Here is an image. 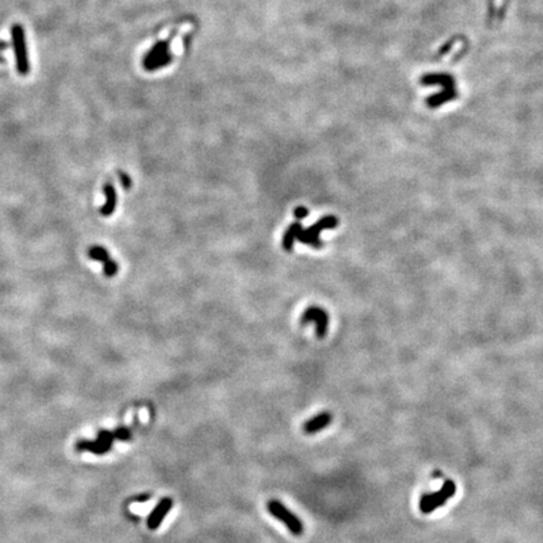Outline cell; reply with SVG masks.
Instances as JSON below:
<instances>
[{"label": "cell", "mask_w": 543, "mask_h": 543, "mask_svg": "<svg viewBox=\"0 0 543 543\" xmlns=\"http://www.w3.org/2000/svg\"><path fill=\"white\" fill-rule=\"evenodd\" d=\"M339 225V219L334 215H327V217L321 218L316 224L307 229H302L299 231L297 236V240L303 244H307V246L313 247V248H322L323 243L319 239V234L324 229H335Z\"/></svg>", "instance_id": "obj_2"}, {"label": "cell", "mask_w": 543, "mask_h": 543, "mask_svg": "<svg viewBox=\"0 0 543 543\" xmlns=\"http://www.w3.org/2000/svg\"><path fill=\"white\" fill-rule=\"evenodd\" d=\"M267 509L273 517H276L277 520L281 521L289 531L292 532V534L294 536H300L305 531V527L303 523L299 521V518L297 516H294L288 508L284 507L279 500L272 499L267 503Z\"/></svg>", "instance_id": "obj_4"}, {"label": "cell", "mask_w": 543, "mask_h": 543, "mask_svg": "<svg viewBox=\"0 0 543 543\" xmlns=\"http://www.w3.org/2000/svg\"><path fill=\"white\" fill-rule=\"evenodd\" d=\"M10 39H12V48L14 50L17 72L20 76H28L31 72V61H29L28 47H26L25 31L22 24L14 23L10 26Z\"/></svg>", "instance_id": "obj_1"}, {"label": "cell", "mask_w": 543, "mask_h": 543, "mask_svg": "<svg viewBox=\"0 0 543 543\" xmlns=\"http://www.w3.org/2000/svg\"><path fill=\"white\" fill-rule=\"evenodd\" d=\"M88 257L90 258V259L97 260V262L102 263V264L105 262H107V260L111 258L108 250L100 246L90 247V248L88 249Z\"/></svg>", "instance_id": "obj_11"}, {"label": "cell", "mask_w": 543, "mask_h": 543, "mask_svg": "<svg viewBox=\"0 0 543 543\" xmlns=\"http://www.w3.org/2000/svg\"><path fill=\"white\" fill-rule=\"evenodd\" d=\"M315 322L316 323V332L319 339L326 336L327 327H328V316L326 311L319 307H310L305 311L302 317H300V323L308 324Z\"/></svg>", "instance_id": "obj_5"}, {"label": "cell", "mask_w": 543, "mask_h": 543, "mask_svg": "<svg viewBox=\"0 0 543 543\" xmlns=\"http://www.w3.org/2000/svg\"><path fill=\"white\" fill-rule=\"evenodd\" d=\"M455 492H457V486H455L454 481L446 480L438 492L421 496L419 503L420 510L424 515H429V513L438 509L439 507L445 504L446 500L455 496Z\"/></svg>", "instance_id": "obj_3"}, {"label": "cell", "mask_w": 543, "mask_h": 543, "mask_svg": "<svg viewBox=\"0 0 543 543\" xmlns=\"http://www.w3.org/2000/svg\"><path fill=\"white\" fill-rule=\"evenodd\" d=\"M103 273H105L106 277H114L118 273V264L114 262L112 258H110L107 262L103 263Z\"/></svg>", "instance_id": "obj_12"}, {"label": "cell", "mask_w": 543, "mask_h": 543, "mask_svg": "<svg viewBox=\"0 0 543 543\" xmlns=\"http://www.w3.org/2000/svg\"><path fill=\"white\" fill-rule=\"evenodd\" d=\"M103 193L106 196V203L100 207V214L103 217H111L116 210L117 194L116 189L111 183H107L103 186Z\"/></svg>", "instance_id": "obj_8"}, {"label": "cell", "mask_w": 543, "mask_h": 543, "mask_svg": "<svg viewBox=\"0 0 543 543\" xmlns=\"http://www.w3.org/2000/svg\"><path fill=\"white\" fill-rule=\"evenodd\" d=\"M294 217L297 218V219H305V218L308 217V214H310V212H308L307 207L305 206H298L294 209Z\"/></svg>", "instance_id": "obj_15"}, {"label": "cell", "mask_w": 543, "mask_h": 543, "mask_svg": "<svg viewBox=\"0 0 543 543\" xmlns=\"http://www.w3.org/2000/svg\"><path fill=\"white\" fill-rule=\"evenodd\" d=\"M9 47H10L9 43H7L5 41H2V39H0V62H2V63L5 62V59H4V57L2 55V53L4 52V50H7Z\"/></svg>", "instance_id": "obj_16"}, {"label": "cell", "mask_w": 543, "mask_h": 543, "mask_svg": "<svg viewBox=\"0 0 543 543\" xmlns=\"http://www.w3.org/2000/svg\"><path fill=\"white\" fill-rule=\"evenodd\" d=\"M111 448H112V445L103 443V441L98 440V439H96V440H81V441H78L76 445L77 450L90 451V452H93V454H97V455L106 454V452L110 450Z\"/></svg>", "instance_id": "obj_9"}, {"label": "cell", "mask_w": 543, "mask_h": 543, "mask_svg": "<svg viewBox=\"0 0 543 543\" xmlns=\"http://www.w3.org/2000/svg\"><path fill=\"white\" fill-rule=\"evenodd\" d=\"M112 434L114 436V440H116V439L117 440H130V439H131V431L125 427L117 428L116 430L112 431Z\"/></svg>", "instance_id": "obj_13"}, {"label": "cell", "mask_w": 543, "mask_h": 543, "mask_svg": "<svg viewBox=\"0 0 543 543\" xmlns=\"http://www.w3.org/2000/svg\"><path fill=\"white\" fill-rule=\"evenodd\" d=\"M302 229H303L302 224H300L299 222L292 223V224L288 226V229L284 231L283 239H282V247H283L284 250L291 252V250L293 249L294 242H295V239H297L298 233H299Z\"/></svg>", "instance_id": "obj_10"}, {"label": "cell", "mask_w": 543, "mask_h": 543, "mask_svg": "<svg viewBox=\"0 0 543 543\" xmlns=\"http://www.w3.org/2000/svg\"><path fill=\"white\" fill-rule=\"evenodd\" d=\"M332 421V415L331 412L323 411L319 412L318 415L313 416L312 419L307 420L303 425V430L306 434H316L317 431L324 429V428L328 427Z\"/></svg>", "instance_id": "obj_7"}, {"label": "cell", "mask_w": 543, "mask_h": 543, "mask_svg": "<svg viewBox=\"0 0 543 543\" xmlns=\"http://www.w3.org/2000/svg\"><path fill=\"white\" fill-rule=\"evenodd\" d=\"M118 176H119V180H121L122 186H124L125 189L131 188V186H132V180H131V177H130L129 175L126 174V172L119 171L118 172Z\"/></svg>", "instance_id": "obj_14"}, {"label": "cell", "mask_w": 543, "mask_h": 543, "mask_svg": "<svg viewBox=\"0 0 543 543\" xmlns=\"http://www.w3.org/2000/svg\"><path fill=\"white\" fill-rule=\"evenodd\" d=\"M172 499L171 498H162L161 500L158 503L155 508L153 509V512L150 513L147 518V527L150 529H156L159 528L160 524L162 523V521L165 520V517L167 516L169 510L172 508Z\"/></svg>", "instance_id": "obj_6"}]
</instances>
